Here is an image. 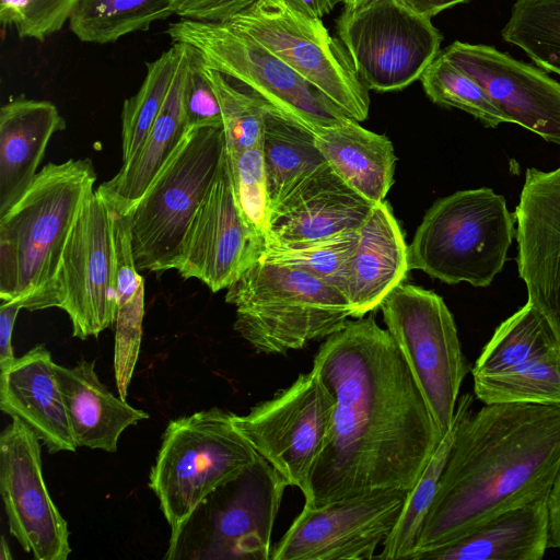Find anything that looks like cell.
Here are the masks:
<instances>
[{
	"label": "cell",
	"instance_id": "6da1fadb",
	"mask_svg": "<svg viewBox=\"0 0 560 560\" xmlns=\"http://www.w3.org/2000/svg\"><path fill=\"white\" fill-rule=\"evenodd\" d=\"M313 369L335 408L304 505L412 489L444 435L387 329L374 315L347 320L319 346Z\"/></svg>",
	"mask_w": 560,
	"mask_h": 560
},
{
	"label": "cell",
	"instance_id": "7a4b0ae2",
	"mask_svg": "<svg viewBox=\"0 0 560 560\" xmlns=\"http://www.w3.org/2000/svg\"><path fill=\"white\" fill-rule=\"evenodd\" d=\"M471 405L470 394L458 398L456 436L409 560L548 495L560 474V407Z\"/></svg>",
	"mask_w": 560,
	"mask_h": 560
},
{
	"label": "cell",
	"instance_id": "3957f363",
	"mask_svg": "<svg viewBox=\"0 0 560 560\" xmlns=\"http://www.w3.org/2000/svg\"><path fill=\"white\" fill-rule=\"evenodd\" d=\"M96 172L90 159L46 164L0 217V299L57 307L62 253Z\"/></svg>",
	"mask_w": 560,
	"mask_h": 560
},
{
	"label": "cell",
	"instance_id": "277c9868",
	"mask_svg": "<svg viewBox=\"0 0 560 560\" xmlns=\"http://www.w3.org/2000/svg\"><path fill=\"white\" fill-rule=\"evenodd\" d=\"M235 331L257 352L284 354L327 338L351 318L337 287L302 270L257 261L228 288Z\"/></svg>",
	"mask_w": 560,
	"mask_h": 560
},
{
	"label": "cell",
	"instance_id": "5b68a950",
	"mask_svg": "<svg viewBox=\"0 0 560 560\" xmlns=\"http://www.w3.org/2000/svg\"><path fill=\"white\" fill-rule=\"evenodd\" d=\"M515 218L491 188L459 190L438 199L408 246L409 268L447 284L489 287L508 259Z\"/></svg>",
	"mask_w": 560,
	"mask_h": 560
},
{
	"label": "cell",
	"instance_id": "8992f818",
	"mask_svg": "<svg viewBox=\"0 0 560 560\" xmlns=\"http://www.w3.org/2000/svg\"><path fill=\"white\" fill-rule=\"evenodd\" d=\"M226 158L222 126L196 127L124 214L138 270L175 269L187 229Z\"/></svg>",
	"mask_w": 560,
	"mask_h": 560
},
{
	"label": "cell",
	"instance_id": "52a82bcc",
	"mask_svg": "<svg viewBox=\"0 0 560 560\" xmlns=\"http://www.w3.org/2000/svg\"><path fill=\"white\" fill-rule=\"evenodd\" d=\"M235 413L211 408L170 421L149 486L175 538L197 505L259 456L233 423Z\"/></svg>",
	"mask_w": 560,
	"mask_h": 560
},
{
	"label": "cell",
	"instance_id": "ba28073f",
	"mask_svg": "<svg viewBox=\"0 0 560 560\" xmlns=\"http://www.w3.org/2000/svg\"><path fill=\"white\" fill-rule=\"evenodd\" d=\"M285 479L260 455L210 492L170 539L166 559L267 560Z\"/></svg>",
	"mask_w": 560,
	"mask_h": 560
},
{
	"label": "cell",
	"instance_id": "9c48e42d",
	"mask_svg": "<svg viewBox=\"0 0 560 560\" xmlns=\"http://www.w3.org/2000/svg\"><path fill=\"white\" fill-rule=\"evenodd\" d=\"M166 33L173 43L197 50L208 68L244 85L313 133L350 118L266 47L229 23L179 19Z\"/></svg>",
	"mask_w": 560,
	"mask_h": 560
},
{
	"label": "cell",
	"instance_id": "30bf717a",
	"mask_svg": "<svg viewBox=\"0 0 560 560\" xmlns=\"http://www.w3.org/2000/svg\"><path fill=\"white\" fill-rule=\"evenodd\" d=\"M380 308L444 435L453 424L463 381L471 370L451 311L434 291L404 282L388 293Z\"/></svg>",
	"mask_w": 560,
	"mask_h": 560
},
{
	"label": "cell",
	"instance_id": "8fae6325",
	"mask_svg": "<svg viewBox=\"0 0 560 560\" xmlns=\"http://www.w3.org/2000/svg\"><path fill=\"white\" fill-rule=\"evenodd\" d=\"M228 23L266 47L350 118L359 122L368 118L369 90L342 43L322 20L304 15L283 0H260Z\"/></svg>",
	"mask_w": 560,
	"mask_h": 560
},
{
	"label": "cell",
	"instance_id": "7c38bea8",
	"mask_svg": "<svg viewBox=\"0 0 560 560\" xmlns=\"http://www.w3.org/2000/svg\"><path fill=\"white\" fill-rule=\"evenodd\" d=\"M336 26L360 81L376 92L399 91L420 80L443 40L430 18L401 0H378L339 15Z\"/></svg>",
	"mask_w": 560,
	"mask_h": 560
},
{
	"label": "cell",
	"instance_id": "4fadbf2b",
	"mask_svg": "<svg viewBox=\"0 0 560 560\" xmlns=\"http://www.w3.org/2000/svg\"><path fill=\"white\" fill-rule=\"evenodd\" d=\"M335 399L315 369L271 399L233 418L235 428L288 482L307 493L313 466L328 434Z\"/></svg>",
	"mask_w": 560,
	"mask_h": 560
},
{
	"label": "cell",
	"instance_id": "5bb4252c",
	"mask_svg": "<svg viewBox=\"0 0 560 560\" xmlns=\"http://www.w3.org/2000/svg\"><path fill=\"white\" fill-rule=\"evenodd\" d=\"M113 210L97 190L83 202L67 240L57 278V307L72 336L97 337L116 320Z\"/></svg>",
	"mask_w": 560,
	"mask_h": 560
},
{
	"label": "cell",
	"instance_id": "9a60e30c",
	"mask_svg": "<svg viewBox=\"0 0 560 560\" xmlns=\"http://www.w3.org/2000/svg\"><path fill=\"white\" fill-rule=\"evenodd\" d=\"M408 492L378 489L319 508L304 505L270 559H373L397 523Z\"/></svg>",
	"mask_w": 560,
	"mask_h": 560
},
{
	"label": "cell",
	"instance_id": "2e32d148",
	"mask_svg": "<svg viewBox=\"0 0 560 560\" xmlns=\"http://www.w3.org/2000/svg\"><path fill=\"white\" fill-rule=\"evenodd\" d=\"M39 439L19 418L0 435V492L10 533L36 560H66L69 530L50 498Z\"/></svg>",
	"mask_w": 560,
	"mask_h": 560
},
{
	"label": "cell",
	"instance_id": "e0dca14e",
	"mask_svg": "<svg viewBox=\"0 0 560 560\" xmlns=\"http://www.w3.org/2000/svg\"><path fill=\"white\" fill-rule=\"evenodd\" d=\"M262 245L236 206L225 158L187 229L175 269L182 278L198 279L218 292L258 261Z\"/></svg>",
	"mask_w": 560,
	"mask_h": 560
},
{
	"label": "cell",
	"instance_id": "ac0fdd59",
	"mask_svg": "<svg viewBox=\"0 0 560 560\" xmlns=\"http://www.w3.org/2000/svg\"><path fill=\"white\" fill-rule=\"evenodd\" d=\"M441 55L475 79L511 122L560 145V83L493 46L459 40Z\"/></svg>",
	"mask_w": 560,
	"mask_h": 560
},
{
	"label": "cell",
	"instance_id": "d6986e66",
	"mask_svg": "<svg viewBox=\"0 0 560 560\" xmlns=\"http://www.w3.org/2000/svg\"><path fill=\"white\" fill-rule=\"evenodd\" d=\"M513 214L517 270L527 301L548 320L560 352V166L526 170Z\"/></svg>",
	"mask_w": 560,
	"mask_h": 560
},
{
	"label": "cell",
	"instance_id": "ffe728a7",
	"mask_svg": "<svg viewBox=\"0 0 560 560\" xmlns=\"http://www.w3.org/2000/svg\"><path fill=\"white\" fill-rule=\"evenodd\" d=\"M373 206L326 164L271 208L265 240H314L358 230Z\"/></svg>",
	"mask_w": 560,
	"mask_h": 560
},
{
	"label": "cell",
	"instance_id": "44dd1931",
	"mask_svg": "<svg viewBox=\"0 0 560 560\" xmlns=\"http://www.w3.org/2000/svg\"><path fill=\"white\" fill-rule=\"evenodd\" d=\"M409 270L408 246L389 203H375L358 229L345 278L343 294L351 318L364 317L380 307Z\"/></svg>",
	"mask_w": 560,
	"mask_h": 560
},
{
	"label": "cell",
	"instance_id": "7402d4cb",
	"mask_svg": "<svg viewBox=\"0 0 560 560\" xmlns=\"http://www.w3.org/2000/svg\"><path fill=\"white\" fill-rule=\"evenodd\" d=\"M55 362L44 345L16 358L0 373V409L22 420L44 442L49 453L74 452Z\"/></svg>",
	"mask_w": 560,
	"mask_h": 560
},
{
	"label": "cell",
	"instance_id": "603a6c76",
	"mask_svg": "<svg viewBox=\"0 0 560 560\" xmlns=\"http://www.w3.org/2000/svg\"><path fill=\"white\" fill-rule=\"evenodd\" d=\"M65 129L49 101L19 96L0 108V217L33 183L49 140Z\"/></svg>",
	"mask_w": 560,
	"mask_h": 560
},
{
	"label": "cell",
	"instance_id": "cb8c5ba5",
	"mask_svg": "<svg viewBox=\"0 0 560 560\" xmlns=\"http://www.w3.org/2000/svg\"><path fill=\"white\" fill-rule=\"evenodd\" d=\"M178 44L179 55L172 83L143 145L114 177L96 189L109 207L120 214H127L140 200L188 131L184 114L188 45Z\"/></svg>",
	"mask_w": 560,
	"mask_h": 560
},
{
	"label": "cell",
	"instance_id": "d4e9b609",
	"mask_svg": "<svg viewBox=\"0 0 560 560\" xmlns=\"http://www.w3.org/2000/svg\"><path fill=\"white\" fill-rule=\"evenodd\" d=\"M95 361L54 365L72 438L78 446L114 453L120 434L149 415L114 396L100 381Z\"/></svg>",
	"mask_w": 560,
	"mask_h": 560
},
{
	"label": "cell",
	"instance_id": "484cf974",
	"mask_svg": "<svg viewBox=\"0 0 560 560\" xmlns=\"http://www.w3.org/2000/svg\"><path fill=\"white\" fill-rule=\"evenodd\" d=\"M548 495L503 512L411 560H540L548 548Z\"/></svg>",
	"mask_w": 560,
	"mask_h": 560
},
{
	"label": "cell",
	"instance_id": "4316f807",
	"mask_svg": "<svg viewBox=\"0 0 560 560\" xmlns=\"http://www.w3.org/2000/svg\"><path fill=\"white\" fill-rule=\"evenodd\" d=\"M314 136L327 164L343 182L373 205L385 199L397 161L387 137L352 118L322 128Z\"/></svg>",
	"mask_w": 560,
	"mask_h": 560
},
{
	"label": "cell",
	"instance_id": "83f0119b",
	"mask_svg": "<svg viewBox=\"0 0 560 560\" xmlns=\"http://www.w3.org/2000/svg\"><path fill=\"white\" fill-rule=\"evenodd\" d=\"M113 219L116 258L114 372L119 397L126 399L141 346L144 282L135 264L126 217L113 210Z\"/></svg>",
	"mask_w": 560,
	"mask_h": 560
},
{
	"label": "cell",
	"instance_id": "f1b7e54d",
	"mask_svg": "<svg viewBox=\"0 0 560 560\" xmlns=\"http://www.w3.org/2000/svg\"><path fill=\"white\" fill-rule=\"evenodd\" d=\"M261 148L271 208L327 164L314 133L265 101Z\"/></svg>",
	"mask_w": 560,
	"mask_h": 560
},
{
	"label": "cell",
	"instance_id": "f546056e",
	"mask_svg": "<svg viewBox=\"0 0 560 560\" xmlns=\"http://www.w3.org/2000/svg\"><path fill=\"white\" fill-rule=\"evenodd\" d=\"M559 350L546 317L528 301L503 320L482 348L470 372L489 375Z\"/></svg>",
	"mask_w": 560,
	"mask_h": 560
},
{
	"label": "cell",
	"instance_id": "4dcf8cb0",
	"mask_svg": "<svg viewBox=\"0 0 560 560\" xmlns=\"http://www.w3.org/2000/svg\"><path fill=\"white\" fill-rule=\"evenodd\" d=\"M174 0H79L68 23L84 43L110 44L174 15Z\"/></svg>",
	"mask_w": 560,
	"mask_h": 560
},
{
	"label": "cell",
	"instance_id": "1f68e13d",
	"mask_svg": "<svg viewBox=\"0 0 560 560\" xmlns=\"http://www.w3.org/2000/svg\"><path fill=\"white\" fill-rule=\"evenodd\" d=\"M472 378L474 394L483 405L530 404L560 407L559 350L502 372Z\"/></svg>",
	"mask_w": 560,
	"mask_h": 560
},
{
	"label": "cell",
	"instance_id": "d6a6232c",
	"mask_svg": "<svg viewBox=\"0 0 560 560\" xmlns=\"http://www.w3.org/2000/svg\"><path fill=\"white\" fill-rule=\"evenodd\" d=\"M357 240L358 230L314 240H265L258 261L302 270L343 293L348 264Z\"/></svg>",
	"mask_w": 560,
	"mask_h": 560
},
{
	"label": "cell",
	"instance_id": "836d02e7",
	"mask_svg": "<svg viewBox=\"0 0 560 560\" xmlns=\"http://www.w3.org/2000/svg\"><path fill=\"white\" fill-rule=\"evenodd\" d=\"M459 418L460 411L456 406L451 429L444 434L418 481L409 490L397 523L382 544V552L374 558L409 560L415 552L424 518L438 491L441 475L453 446Z\"/></svg>",
	"mask_w": 560,
	"mask_h": 560
},
{
	"label": "cell",
	"instance_id": "e575fe53",
	"mask_svg": "<svg viewBox=\"0 0 560 560\" xmlns=\"http://www.w3.org/2000/svg\"><path fill=\"white\" fill-rule=\"evenodd\" d=\"M501 35L538 68L560 75V0H516Z\"/></svg>",
	"mask_w": 560,
	"mask_h": 560
},
{
	"label": "cell",
	"instance_id": "d590c367",
	"mask_svg": "<svg viewBox=\"0 0 560 560\" xmlns=\"http://www.w3.org/2000/svg\"><path fill=\"white\" fill-rule=\"evenodd\" d=\"M179 44L147 62L145 77L138 92L125 100L121 110L122 164L129 162L143 145L166 98L173 80Z\"/></svg>",
	"mask_w": 560,
	"mask_h": 560
},
{
	"label": "cell",
	"instance_id": "8d00e7d4",
	"mask_svg": "<svg viewBox=\"0 0 560 560\" xmlns=\"http://www.w3.org/2000/svg\"><path fill=\"white\" fill-rule=\"evenodd\" d=\"M420 81L428 97L438 105L464 110L486 127L511 122L486 90L441 52L424 70Z\"/></svg>",
	"mask_w": 560,
	"mask_h": 560
},
{
	"label": "cell",
	"instance_id": "74e56055",
	"mask_svg": "<svg viewBox=\"0 0 560 560\" xmlns=\"http://www.w3.org/2000/svg\"><path fill=\"white\" fill-rule=\"evenodd\" d=\"M205 70L220 105L226 153L235 154L260 144L265 101L206 65Z\"/></svg>",
	"mask_w": 560,
	"mask_h": 560
},
{
	"label": "cell",
	"instance_id": "f35d334b",
	"mask_svg": "<svg viewBox=\"0 0 560 560\" xmlns=\"http://www.w3.org/2000/svg\"><path fill=\"white\" fill-rule=\"evenodd\" d=\"M236 206L247 226L265 240L271 202L261 143L235 154L226 153Z\"/></svg>",
	"mask_w": 560,
	"mask_h": 560
},
{
	"label": "cell",
	"instance_id": "ab89813d",
	"mask_svg": "<svg viewBox=\"0 0 560 560\" xmlns=\"http://www.w3.org/2000/svg\"><path fill=\"white\" fill-rule=\"evenodd\" d=\"M184 114L187 129L222 126V115L214 90L206 74L205 63L188 45L187 73L184 89Z\"/></svg>",
	"mask_w": 560,
	"mask_h": 560
},
{
	"label": "cell",
	"instance_id": "60d3db41",
	"mask_svg": "<svg viewBox=\"0 0 560 560\" xmlns=\"http://www.w3.org/2000/svg\"><path fill=\"white\" fill-rule=\"evenodd\" d=\"M79 0H30L24 18L16 26L21 38L45 40L68 22Z\"/></svg>",
	"mask_w": 560,
	"mask_h": 560
},
{
	"label": "cell",
	"instance_id": "b9f144b4",
	"mask_svg": "<svg viewBox=\"0 0 560 560\" xmlns=\"http://www.w3.org/2000/svg\"><path fill=\"white\" fill-rule=\"evenodd\" d=\"M260 0H175L174 15L183 20L228 23Z\"/></svg>",
	"mask_w": 560,
	"mask_h": 560
},
{
	"label": "cell",
	"instance_id": "7bdbcfd3",
	"mask_svg": "<svg viewBox=\"0 0 560 560\" xmlns=\"http://www.w3.org/2000/svg\"><path fill=\"white\" fill-rule=\"evenodd\" d=\"M20 301H3L0 306V370L5 371L15 361L12 348V332L20 310Z\"/></svg>",
	"mask_w": 560,
	"mask_h": 560
},
{
	"label": "cell",
	"instance_id": "ee69618b",
	"mask_svg": "<svg viewBox=\"0 0 560 560\" xmlns=\"http://www.w3.org/2000/svg\"><path fill=\"white\" fill-rule=\"evenodd\" d=\"M548 548L560 550V474L548 497Z\"/></svg>",
	"mask_w": 560,
	"mask_h": 560
},
{
	"label": "cell",
	"instance_id": "f6af8a7d",
	"mask_svg": "<svg viewBox=\"0 0 560 560\" xmlns=\"http://www.w3.org/2000/svg\"><path fill=\"white\" fill-rule=\"evenodd\" d=\"M291 8L313 19H319L332 11L341 0H283Z\"/></svg>",
	"mask_w": 560,
	"mask_h": 560
},
{
	"label": "cell",
	"instance_id": "bcb514c9",
	"mask_svg": "<svg viewBox=\"0 0 560 560\" xmlns=\"http://www.w3.org/2000/svg\"><path fill=\"white\" fill-rule=\"evenodd\" d=\"M412 11L433 18L440 12L450 9L458 3L469 0H401Z\"/></svg>",
	"mask_w": 560,
	"mask_h": 560
},
{
	"label": "cell",
	"instance_id": "7dc6e473",
	"mask_svg": "<svg viewBox=\"0 0 560 560\" xmlns=\"http://www.w3.org/2000/svg\"><path fill=\"white\" fill-rule=\"evenodd\" d=\"M30 0H0V22L2 26L15 27L21 23Z\"/></svg>",
	"mask_w": 560,
	"mask_h": 560
},
{
	"label": "cell",
	"instance_id": "c3c4849f",
	"mask_svg": "<svg viewBox=\"0 0 560 560\" xmlns=\"http://www.w3.org/2000/svg\"><path fill=\"white\" fill-rule=\"evenodd\" d=\"M343 9L340 15H352L378 0H342Z\"/></svg>",
	"mask_w": 560,
	"mask_h": 560
},
{
	"label": "cell",
	"instance_id": "681fc988",
	"mask_svg": "<svg viewBox=\"0 0 560 560\" xmlns=\"http://www.w3.org/2000/svg\"><path fill=\"white\" fill-rule=\"evenodd\" d=\"M12 556L9 549V546L7 545L5 538L1 537L0 542V560H11Z\"/></svg>",
	"mask_w": 560,
	"mask_h": 560
},
{
	"label": "cell",
	"instance_id": "f907efd6",
	"mask_svg": "<svg viewBox=\"0 0 560 560\" xmlns=\"http://www.w3.org/2000/svg\"><path fill=\"white\" fill-rule=\"evenodd\" d=\"M175 1V0H174Z\"/></svg>",
	"mask_w": 560,
	"mask_h": 560
}]
</instances>
